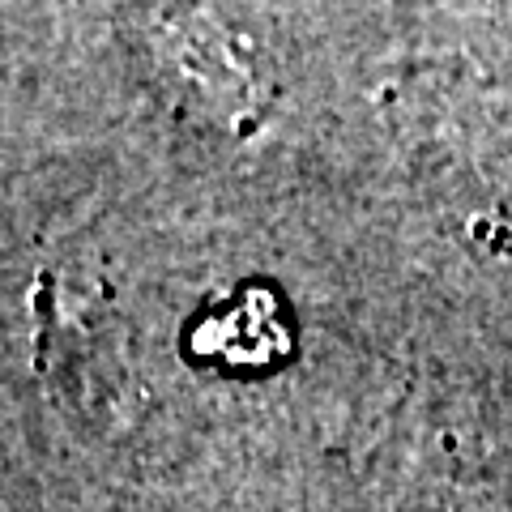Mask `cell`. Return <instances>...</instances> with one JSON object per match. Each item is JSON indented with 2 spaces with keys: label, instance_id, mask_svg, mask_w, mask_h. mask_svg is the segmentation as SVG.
<instances>
[{
  "label": "cell",
  "instance_id": "1",
  "mask_svg": "<svg viewBox=\"0 0 512 512\" xmlns=\"http://www.w3.org/2000/svg\"><path fill=\"white\" fill-rule=\"evenodd\" d=\"M146 47L188 111L210 120L261 116V77L252 47L214 18H150Z\"/></svg>",
  "mask_w": 512,
  "mask_h": 512
}]
</instances>
